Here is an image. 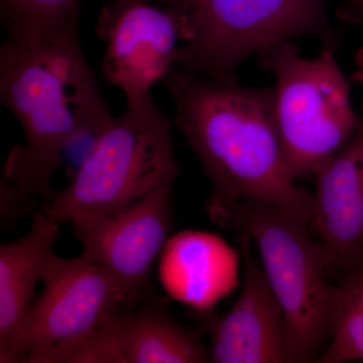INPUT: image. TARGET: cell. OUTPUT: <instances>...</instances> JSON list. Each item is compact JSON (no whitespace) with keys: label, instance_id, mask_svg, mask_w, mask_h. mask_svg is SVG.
<instances>
[{"label":"cell","instance_id":"cell-10","mask_svg":"<svg viewBox=\"0 0 363 363\" xmlns=\"http://www.w3.org/2000/svg\"><path fill=\"white\" fill-rule=\"evenodd\" d=\"M238 236L245 264L240 297L224 316L202 313L211 338L210 359L216 363H290L283 310L264 269L253 259L252 240Z\"/></svg>","mask_w":363,"mask_h":363},{"label":"cell","instance_id":"cell-5","mask_svg":"<svg viewBox=\"0 0 363 363\" xmlns=\"http://www.w3.org/2000/svg\"><path fill=\"white\" fill-rule=\"evenodd\" d=\"M322 47L316 58H304L291 40L257 54V63L276 77L277 123L289 172L295 180L314 175L342 149L359 124L350 87L335 59Z\"/></svg>","mask_w":363,"mask_h":363},{"label":"cell","instance_id":"cell-12","mask_svg":"<svg viewBox=\"0 0 363 363\" xmlns=\"http://www.w3.org/2000/svg\"><path fill=\"white\" fill-rule=\"evenodd\" d=\"M238 252L215 234L187 230L169 238L160 279L169 297L197 312L212 311L238 285Z\"/></svg>","mask_w":363,"mask_h":363},{"label":"cell","instance_id":"cell-4","mask_svg":"<svg viewBox=\"0 0 363 363\" xmlns=\"http://www.w3.org/2000/svg\"><path fill=\"white\" fill-rule=\"evenodd\" d=\"M68 187L52 191L44 212L59 224L102 216L133 204L181 175L172 145L171 121L152 92L128 94Z\"/></svg>","mask_w":363,"mask_h":363},{"label":"cell","instance_id":"cell-15","mask_svg":"<svg viewBox=\"0 0 363 363\" xmlns=\"http://www.w3.org/2000/svg\"><path fill=\"white\" fill-rule=\"evenodd\" d=\"M333 337L314 363L363 360V248L335 276Z\"/></svg>","mask_w":363,"mask_h":363},{"label":"cell","instance_id":"cell-7","mask_svg":"<svg viewBox=\"0 0 363 363\" xmlns=\"http://www.w3.org/2000/svg\"><path fill=\"white\" fill-rule=\"evenodd\" d=\"M44 290L33 303L0 362H23L26 355L84 335L104 315L125 303L118 284L84 255L65 259L52 253L45 262Z\"/></svg>","mask_w":363,"mask_h":363},{"label":"cell","instance_id":"cell-13","mask_svg":"<svg viewBox=\"0 0 363 363\" xmlns=\"http://www.w3.org/2000/svg\"><path fill=\"white\" fill-rule=\"evenodd\" d=\"M101 323L119 363L210 362L201 332L182 326L157 301L130 311L112 310Z\"/></svg>","mask_w":363,"mask_h":363},{"label":"cell","instance_id":"cell-1","mask_svg":"<svg viewBox=\"0 0 363 363\" xmlns=\"http://www.w3.org/2000/svg\"><path fill=\"white\" fill-rule=\"evenodd\" d=\"M164 82L175 105L174 123L213 185L207 201L257 200L311 229L313 196L296 185L286 166L274 86L245 87L180 68Z\"/></svg>","mask_w":363,"mask_h":363},{"label":"cell","instance_id":"cell-20","mask_svg":"<svg viewBox=\"0 0 363 363\" xmlns=\"http://www.w3.org/2000/svg\"><path fill=\"white\" fill-rule=\"evenodd\" d=\"M355 65H357V71L353 76V80L358 83H363V47L358 50L355 55Z\"/></svg>","mask_w":363,"mask_h":363},{"label":"cell","instance_id":"cell-9","mask_svg":"<svg viewBox=\"0 0 363 363\" xmlns=\"http://www.w3.org/2000/svg\"><path fill=\"white\" fill-rule=\"evenodd\" d=\"M173 185L164 184L111 213L72 223L82 255L111 274L125 303L150 295L152 267L174 225Z\"/></svg>","mask_w":363,"mask_h":363},{"label":"cell","instance_id":"cell-19","mask_svg":"<svg viewBox=\"0 0 363 363\" xmlns=\"http://www.w3.org/2000/svg\"><path fill=\"white\" fill-rule=\"evenodd\" d=\"M145 1H156V0H145ZM164 6L177 7V9H185L191 11L194 9L196 0H157Z\"/></svg>","mask_w":363,"mask_h":363},{"label":"cell","instance_id":"cell-16","mask_svg":"<svg viewBox=\"0 0 363 363\" xmlns=\"http://www.w3.org/2000/svg\"><path fill=\"white\" fill-rule=\"evenodd\" d=\"M80 0H0L9 37L23 40L79 28Z\"/></svg>","mask_w":363,"mask_h":363},{"label":"cell","instance_id":"cell-14","mask_svg":"<svg viewBox=\"0 0 363 363\" xmlns=\"http://www.w3.org/2000/svg\"><path fill=\"white\" fill-rule=\"evenodd\" d=\"M59 225L39 210L25 238L0 247V351L9 347L25 323L45 262L54 253Z\"/></svg>","mask_w":363,"mask_h":363},{"label":"cell","instance_id":"cell-11","mask_svg":"<svg viewBox=\"0 0 363 363\" xmlns=\"http://www.w3.org/2000/svg\"><path fill=\"white\" fill-rule=\"evenodd\" d=\"M357 131L314 173L311 231L332 277L363 248V106Z\"/></svg>","mask_w":363,"mask_h":363},{"label":"cell","instance_id":"cell-6","mask_svg":"<svg viewBox=\"0 0 363 363\" xmlns=\"http://www.w3.org/2000/svg\"><path fill=\"white\" fill-rule=\"evenodd\" d=\"M312 35L337 50L327 0H196L190 39L177 50L175 66L216 80H234L253 54L294 38Z\"/></svg>","mask_w":363,"mask_h":363},{"label":"cell","instance_id":"cell-18","mask_svg":"<svg viewBox=\"0 0 363 363\" xmlns=\"http://www.w3.org/2000/svg\"><path fill=\"white\" fill-rule=\"evenodd\" d=\"M340 16L350 23L359 21L363 16V0H347L340 9Z\"/></svg>","mask_w":363,"mask_h":363},{"label":"cell","instance_id":"cell-2","mask_svg":"<svg viewBox=\"0 0 363 363\" xmlns=\"http://www.w3.org/2000/svg\"><path fill=\"white\" fill-rule=\"evenodd\" d=\"M78 30L7 39L0 48V99L26 135L9 150L4 178L45 200L63 152L89 136L96 143L113 123Z\"/></svg>","mask_w":363,"mask_h":363},{"label":"cell","instance_id":"cell-8","mask_svg":"<svg viewBox=\"0 0 363 363\" xmlns=\"http://www.w3.org/2000/svg\"><path fill=\"white\" fill-rule=\"evenodd\" d=\"M97 35L106 42L101 68L124 94L147 92L175 66L177 42L190 39V11L145 0H108Z\"/></svg>","mask_w":363,"mask_h":363},{"label":"cell","instance_id":"cell-17","mask_svg":"<svg viewBox=\"0 0 363 363\" xmlns=\"http://www.w3.org/2000/svg\"><path fill=\"white\" fill-rule=\"evenodd\" d=\"M33 196L21 190L13 182L1 179L0 182V224L2 230L13 228L28 214L39 210Z\"/></svg>","mask_w":363,"mask_h":363},{"label":"cell","instance_id":"cell-3","mask_svg":"<svg viewBox=\"0 0 363 363\" xmlns=\"http://www.w3.org/2000/svg\"><path fill=\"white\" fill-rule=\"evenodd\" d=\"M213 223L247 235L285 317L290 363H314L333 337L336 284L311 229L279 208L255 199L206 202Z\"/></svg>","mask_w":363,"mask_h":363}]
</instances>
